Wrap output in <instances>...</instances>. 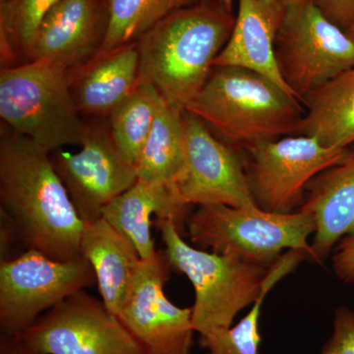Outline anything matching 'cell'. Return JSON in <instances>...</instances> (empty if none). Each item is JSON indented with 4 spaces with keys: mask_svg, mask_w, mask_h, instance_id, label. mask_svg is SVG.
<instances>
[{
    "mask_svg": "<svg viewBox=\"0 0 354 354\" xmlns=\"http://www.w3.org/2000/svg\"><path fill=\"white\" fill-rule=\"evenodd\" d=\"M0 213L12 221L26 248L60 261L82 256L84 221L51 164L50 153L4 123Z\"/></svg>",
    "mask_w": 354,
    "mask_h": 354,
    "instance_id": "cell-1",
    "label": "cell"
},
{
    "mask_svg": "<svg viewBox=\"0 0 354 354\" xmlns=\"http://www.w3.org/2000/svg\"><path fill=\"white\" fill-rule=\"evenodd\" d=\"M234 11L218 0H198L169 14L136 41L139 84H152L184 109L202 90L232 36Z\"/></svg>",
    "mask_w": 354,
    "mask_h": 354,
    "instance_id": "cell-2",
    "label": "cell"
},
{
    "mask_svg": "<svg viewBox=\"0 0 354 354\" xmlns=\"http://www.w3.org/2000/svg\"><path fill=\"white\" fill-rule=\"evenodd\" d=\"M185 111L212 132L243 152L266 142L301 132L305 109L269 78L236 66H216Z\"/></svg>",
    "mask_w": 354,
    "mask_h": 354,
    "instance_id": "cell-3",
    "label": "cell"
},
{
    "mask_svg": "<svg viewBox=\"0 0 354 354\" xmlns=\"http://www.w3.org/2000/svg\"><path fill=\"white\" fill-rule=\"evenodd\" d=\"M172 269L185 274L195 291L192 323L200 335L232 327L235 317L255 304L272 266L189 245L174 221L156 220Z\"/></svg>",
    "mask_w": 354,
    "mask_h": 354,
    "instance_id": "cell-4",
    "label": "cell"
},
{
    "mask_svg": "<svg viewBox=\"0 0 354 354\" xmlns=\"http://www.w3.org/2000/svg\"><path fill=\"white\" fill-rule=\"evenodd\" d=\"M0 118L50 153L80 146L86 128L70 88L68 70L48 60L1 68Z\"/></svg>",
    "mask_w": 354,
    "mask_h": 354,
    "instance_id": "cell-5",
    "label": "cell"
},
{
    "mask_svg": "<svg viewBox=\"0 0 354 354\" xmlns=\"http://www.w3.org/2000/svg\"><path fill=\"white\" fill-rule=\"evenodd\" d=\"M311 214L298 209L271 213L258 207L199 206L190 214L186 230L197 248L230 254L272 266L285 250H297L311 259L310 235L315 234Z\"/></svg>",
    "mask_w": 354,
    "mask_h": 354,
    "instance_id": "cell-6",
    "label": "cell"
},
{
    "mask_svg": "<svg viewBox=\"0 0 354 354\" xmlns=\"http://www.w3.org/2000/svg\"><path fill=\"white\" fill-rule=\"evenodd\" d=\"M274 51L283 81L302 106L312 91L354 68L353 41L316 0H285Z\"/></svg>",
    "mask_w": 354,
    "mask_h": 354,
    "instance_id": "cell-7",
    "label": "cell"
},
{
    "mask_svg": "<svg viewBox=\"0 0 354 354\" xmlns=\"http://www.w3.org/2000/svg\"><path fill=\"white\" fill-rule=\"evenodd\" d=\"M95 283L94 270L82 256L60 261L27 249L0 261V334H24L44 310Z\"/></svg>",
    "mask_w": 354,
    "mask_h": 354,
    "instance_id": "cell-8",
    "label": "cell"
},
{
    "mask_svg": "<svg viewBox=\"0 0 354 354\" xmlns=\"http://www.w3.org/2000/svg\"><path fill=\"white\" fill-rule=\"evenodd\" d=\"M346 149L327 148L313 137L295 135L243 151L255 204L271 213H292L301 207L310 181L339 162Z\"/></svg>",
    "mask_w": 354,
    "mask_h": 354,
    "instance_id": "cell-9",
    "label": "cell"
},
{
    "mask_svg": "<svg viewBox=\"0 0 354 354\" xmlns=\"http://www.w3.org/2000/svg\"><path fill=\"white\" fill-rule=\"evenodd\" d=\"M31 354H151L102 300L74 293L22 335Z\"/></svg>",
    "mask_w": 354,
    "mask_h": 354,
    "instance_id": "cell-10",
    "label": "cell"
},
{
    "mask_svg": "<svg viewBox=\"0 0 354 354\" xmlns=\"http://www.w3.org/2000/svg\"><path fill=\"white\" fill-rule=\"evenodd\" d=\"M81 149L50 152V160L84 223L102 216L106 206L138 180L136 169L118 152L108 118H88Z\"/></svg>",
    "mask_w": 354,
    "mask_h": 354,
    "instance_id": "cell-11",
    "label": "cell"
},
{
    "mask_svg": "<svg viewBox=\"0 0 354 354\" xmlns=\"http://www.w3.org/2000/svg\"><path fill=\"white\" fill-rule=\"evenodd\" d=\"M184 162L174 183L189 206L257 207L247 180L243 153L221 141L198 116L183 109Z\"/></svg>",
    "mask_w": 354,
    "mask_h": 354,
    "instance_id": "cell-12",
    "label": "cell"
},
{
    "mask_svg": "<svg viewBox=\"0 0 354 354\" xmlns=\"http://www.w3.org/2000/svg\"><path fill=\"white\" fill-rule=\"evenodd\" d=\"M172 269L165 250L140 260L118 318L151 354H190L192 307L180 308L165 293Z\"/></svg>",
    "mask_w": 354,
    "mask_h": 354,
    "instance_id": "cell-13",
    "label": "cell"
},
{
    "mask_svg": "<svg viewBox=\"0 0 354 354\" xmlns=\"http://www.w3.org/2000/svg\"><path fill=\"white\" fill-rule=\"evenodd\" d=\"M106 0H59L44 18L29 62L48 60L68 71L99 55L109 28Z\"/></svg>",
    "mask_w": 354,
    "mask_h": 354,
    "instance_id": "cell-14",
    "label": "cell"
},
{
    "mask_svg": "<svg viewBox=\"0 0 354 354\" xmlns=\"http://www.w3.org/2000/svg\"><path fill=\"white\" fill-rule=\"evenodd\" d=\"M299 209L315 221L310 260L322 263L337 242L354 234V145L310 181Z\"/></svg>",
    "mask_w": 354,
    "mask_h": 354,
    "instance_id": "cell-15",
    "label": "cell"
},
{
    "mask_svg": "<svg viewBox=\"0 0 354 354\" xmlns=\"http://www.w3.org/2000/svg\"><path fill=\"white\" fill-rule=\"evenodd\" d=\"M283 13L285 0H239L234 31L214 67L253 70L297 97L281 75L274 51Z\"/></svg>",
    "mask_w": 354,
    "mask_h": 354,
    "instance_id": "cell-16",
    "label": "cell"
},
{
    "mask_svg": "<svg viewBox=\"0 0 354 354\" xmlns=\"http://www.w3.org/2000/svg\"><path fill=\"white\" fill-rule=\"evenodd\" d=\"M191 213L192 207L181 200L174 185L138 179L109 203L102 211V218L134 244L142 260H147L158 252L151 232L153 216L174 221L184 235Z\"/></svg>",
    "mask_w": 354,
    "mask_h": 354,
    "instance_id": "cell-17",
    "label": "cell"
},
{
    "mask_svg": "<svg viewBox=\"0 0 354 354\" xmlns=\"http://www.w3.org/2000/svg\"><path fill=\"white\" fill-rule=\"evenodd\" d=\"M137 44L104 51L69 71L70 88L77 108L88 118H109L138 86Z\"/></svg>",
    "mask_w": 354,
    "mask_h": 354,
    "instance_id": "cell-18",
    "label": "cell"
},
{
    "mask_svg": "<svg viewBox=\"0 0 354 354\" xmlns=\"http://www.w3.org/2000/svg\"><path fill=\"white\" fill-rule=\"evenodd\" d=\"M81 255L94 270L104 306L118 316L141 260L134 244L102 216L84 223Z\"/></svg>",
    "mask_w": 354,
    "mask_h": 354,
    "instance_id": "cell-19",
    "label": "cell"
},
{
    "mask_svg": "<svg viewBox=\"0 0 354 354\" xmlns=\"http://www.w3.org/2000/svg\"><path fill=\"white\" fill-rule=\"evenodd\" d=\"M300 135L327 148L354 145V68L330 79L305 97Z\"/></svg>",
    "mask_w": 354,
    "mask_h": 354,
    "instance_id": "cell-20",
    "label": "cell"
},
{
    "mask_svg": "<svg viewBox=\"0 0 354 354\" xmlns=\"http://www.w3.org/2000/svg\"><path fill=\"white\" fill-rule=\"evenodd\" d=\"M183 109L165 102L135 165L141 180L174 185L184 162Z\"/></svg>",
    "mask_w": 354,
    "mask_h": 354,
    "instance_id": "cell-21",
    "label": "cell"
},
{
    "mask_svg": "<svg viewBox=\"0 0 354 354\" xmlns=\"http://www.w3.org/2000/svg\"><path fill=\"white\" fill-rule=\"evenodd\" d=\"M165 102L152 84H139L109 116V131L118 152L134 167Z\"/></svg>",
    "mask_w": 354,
    "mask_h": 354,
    "instance_id": "cell-22",
    "label": "cell"
},
{
    "mask_svg": "<svg viewBox=\"0 0 354 354\" xmlns=\"http://www.w3.org/2000/svg\"><path fill=\"white\" fill-rule=\"evenodd\" d=\"M59 0H7L0 2L1 68L29 60L39 27Z\"/></svg>",
    "mask_w": 354,
    "mask_h": 354,
    "instance_id": "cell-23",
    "label": "cell"
},
{
    "mask_svg": "<svg viewBox=\"0 0 354 354\" xmlns=\"http://www.w3.org/2000/svg\"><path fill=\"white\" fill-rule=\"evenodd\" d=\"M109 28L100 53L136 43L169 14L195 0H106Z\"/></svg>",
    "mask_w": 354,
    "mask_h": 354,
    "instance_id": "cell-24",
    "label": "cell"
},
{
    "mask_svg": "<svg viewBox=\"0 0 354 354\" xmlns=\"http://www.w3.org/2000/svg\"><path fill=\"white\" fill-rule=\"evenodd\" d=\"M290 272L292 266L288 261L281 259L274 263L268 274L264 290L247 315L234 327L200 335V346L208 351L207 354H259L263 302L274 285Z\"/></svg>",
    "mask_w": 354,
    "mask_h": 354,
    "instance_id": "cell-25",
    "label": "cell"
},
{
    "mask_svg": "<svg viewBox=\"0 0 354 354\" xmlns=\"http://www.w3.org/2000/svg\"><path fill=\"white\" fill-rule=\"evenodd\" d=\"M321 354H354V311L337 307L335 312L334 330Z\"/></svg>",
    "mask_w": 354,
    "mask_h": 354,
    "instance_id": "cell-26",
    "label": "cell"
},
{
    "mask_svg": "<svg viewBox=\"0 0 354 354\" xmlns=\"http://www.w3.org/2000/svg\"><path fill=\"white\" fill-rule=\"evenodd\" d=\"M333 270L337 279L346 283H354V234L344 237L335 247Z\"/></svg>",
    "mask_w": 354,
    "mask_h": 354,
    "instance_id": "cell-27",
    "label": "cell"
},
{
    "mask_svg": "<svg viewBox=\"0 0 354 354\" xmlns=\"http://www.w3.org/2000/svg\"><path fill=\"white\" fill-rule=\"evenodd\" d=\"M316 2L324 15L344 32L354 25V0H316Z\"/></svg>",
    "mask_w": 354,
    "mask_h": 354,
    "instance_id": "cell-28",
    "label": "cell"
},
{
    "mask_svg": "<svg viewBox=\"0 0 354 354\" xmlns=\"http://www.w3.org/2000/svg\"><path fill=\"white\" fill-rule=\"evenodd\" d=\"M0 354H31L22 335L0 334Z\"/></svg>",
    "mask_w": 354,
    "mask_h": 354,
    "instance_id": "cell-29",
    "label": "cell"
},
{
    "mask_svg": "<svg viewBox=\"0 0 354 354\" xmlns=\"http://www.w3.org/2000/svg\"><path fill=\"white\" fill-rule=\"evenodd\" d=\"M195 1H198V0H195ZM218 1L221 2L225 7H227L228 9L232 10V4H234V0H218Z\"/></svg>",
    "mask_w": 354,
    "mask_h": 354,
    "instance_id": "cell-30",
    "label": "cell"
},
{
    "mask_svg": "<svg viewBox=\"0 0 354 354\" xmlns=\"http://www.w3.org/2000/svg\"><path fill=\"white\" fill-rule=\"evenodd\" d=\"M346 32L348 34L349 39H351V41H353L354 43V25L351 28V29L348 30V31H346Z\"/></svg>",
    "mask_w": 354,
    "mask_h": 354,
    "instance_id": "cell-31",
    "label": "cell"
},
{
    "mask_svg": "<svg viewBox=\"0 0 354 354\" xmlns=\"http://www.w3.org/2000/svg\"><path fill=\"white\" fill-rule=\"evenodd\" d=\"M7 1V0H0V2Z\"/></svg>",
    "mask_w": 354,
    "mask_h": 354,
    "instance_id": "cell-32",
    "label": "cell"
},
{
    "mask_svg": "<svg viewBox=\"0 0 354 354\" xmlns=\"http://www.w3.org/2000/svg\"><path fill=\"white\" fill-rule=\"evenodd\" d=\"M191 354V353H190Z\"/></svg>",
    "mask_w": 354,
    "mask_h": 354,
    "instance_id": "cell-33",
    "label": "cell"
}]
</instances>
